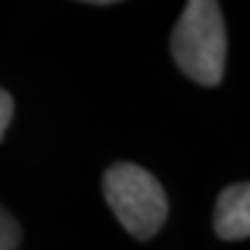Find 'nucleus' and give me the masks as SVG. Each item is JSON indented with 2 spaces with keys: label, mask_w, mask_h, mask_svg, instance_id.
<instances>
[{
  "label": "nucleus",
  "mask_w": 250,
  "mask_h": 250,
  "mask_svg": "<svg viewBox=\"0 0 250 250\" xmlns=\"http://www.w3.org/2000/svg\"><path fill=\"white\" fill-rule=\"evenodd\" d=\"M169 49L174 62L186 77L199 86H218L227 61V33L220 5L213 0L186 2L171 30Z\"/></svg>",
  "instance_id": "nucleus-1"
},
{
  "label": "nucleus",
  "mask_w": 250,
  "mask_h": 250,
  "mask_svg": "<svg viewBox=\"0 0 250 250\" xmlns=\"http://www.w3.org/2000/svg\"><path fill=\"white\" fill-rule=\"evenodd\" d=\"M102 190L125 232L146 241L160 232L167 220V195L160 181L134 162H116L104 171Z\"/></svg>",
  "instance_id": "nucleus-2"
},
{
  "label": "nucleus",
  "mask_w": 250,
  "mask_h": 250,
  "mask_svg": "<svg viewBox=\"0 0 250 250\" xmlns=\"http://www.w3.org/2000/svg\"><path fill=\"white\" fill-rule=\"evenodd\" d=\"M215 234L223 241H241L250 234V186L234 183L218 195L213 215Z\"/></svg>",
  "instance_id": "nucleus-3"
},
{
  "label": "nucleus",
  "mask_w": 250,
  "mask_h": 250,
  "mask_svg": "<svg viewBox=\"0 0 250 250\" xmlns=\"http://www.w3.org/2000/svg\"><path fill=\"white\" fill-rule=\"evenodd\" d=\"M21 243V227L9 215L7 208L0 206V250H17Z\"/></svg>",
  "instance_id": "nucleus-4"
},
{
  "label": "nucleus",
  "mask_w": 250,
  "mask_h": 250,
  "mask_svg": "<svg viewBox=\"0 0 250 250\" xmlns=\"http://www.w3.org/2000/svg\"><path fill=\"white\" fill-rule=\"evenodd\" d=\"M12 116H14V100L5 88H0V142L5 137V130H7Z\"/></svg>",
  "instance_id": "nucleus-5"
}]
</instances>
